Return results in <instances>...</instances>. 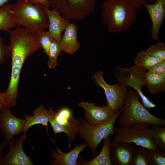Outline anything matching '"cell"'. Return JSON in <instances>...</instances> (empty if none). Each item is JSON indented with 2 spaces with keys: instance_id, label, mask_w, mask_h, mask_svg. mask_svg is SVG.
Masks as SVG:
<instances>
[{
  "instance_id": "7",
  "label": "cell",
  "mask_w": 165,
  "mask_h": 165,
  "mask_svg": "<svg viewBox=\"0 0 165 165\" xmlns=\"http://www.w3.org/2000/svg\"><path fill=\"white\" fill-rule=\"evenodd\" d=\"M50 7L64 18L81 21L94 11L98 0H49Z\"/></svg>"
},
{
  "instance_id": "2",
  "label": "cell",
  "mask_w": 165,
  "mask_h": 165,
  "mask_svg": "<svg viewBox=\"0 0 165 165\" xmlns=\"http://www.w3.org/2000/svg\"><path fill=\"white\" fill-rule=\"evenodd\" d=\"M11 18L18 26L38 33L48 28V18L44 7L28 2L16 0L11 5Z\"/></svg>"
},
{
  "instance_id": "8",
  "label": "cell",
  "mask_w": 165,
  "mask_h": 165,
  "mask_svg": "<svg viewBox=\"0 0 165 165\" xmlns=\"http://www.w3.org/2000/svg\"><path fill=\"white\" fill-rule=\"evenodd\" d=\"M104 72H97L92 76L95 84L101 87L104 90L107 105V106L115 114L124 109V102L126 96L127 87L120 86L117 82L112 85L107 83L103 77Z\"/></svg>"
},
{
  "instance_id": "4",
  "label": "cell",
  "mask_w": 165,
  "mask_h": 165,
  "mask_svg": "<svg viewBox=\"0 0 165 165\" xmlns=\"http://www.w3.org/2000/svg\"><path fill=\"white\" fill-rule=\"evenodd\" d=\"M114 130L116 134L111 144L133 143L148 149H158L152 135L151 124L148 123H137L123 127H117Z\"/></svg>"
},
{
  "instance_id": "1",
  "label": "cell",
  "mask_w": 165,
  "mask_h": 165,
  "mask_svg": "<svg viewBox=\"0 0 165 165\" xmlns=\"http://www.w3.org/2000/svg\"><path fill=\"white\" fill-rule=\"evenodd\" d=\"M101 7L103 23L111 32L127 31L136 19L135 9L121 0H105Z\"/></svg>"
},
{
  "instance_id": "24",
  "label": "cell",
  "mask_w": 165,
  "mask_h": 165,
  "mask_svg": "<svg viewBox=\"0 0 165 165\" xmlns=\"http://www.w3.org/2000/svg\"><path fill=\"white\" fill-rule=\"evenodd\" d=\"M146 159L148 165H165V152L157 149L145 148Z\"/></svg>"
},
{
  "instance_id": "35",
  "label": "cell",
  "mask_w": 165,
  "mask_h": 165,
  "mask_svg": "<svg viewBox=\"0 0 165 165\" xmlns=\"http://www.w3.org/2000/svg\"><path fill=\"white\" fill-rule=\"evenodd\" d=\"M10 0H0V7L7 3Z\"/></svg>"
},
{
  "instance_id": "31",
  "label": "cell",
  "mask_w": 165,
  "mask_h": 165,
  "mask_svg": "<svg viewBox=\"0 0 165 165\" xmlns=\"http://www.w3.org/2000/svg\"><path fill=\"white\" fill-rule=\"evenodd\" d=\"M135 9H138L148 3V0H121Z\"/></svg>"
},
{
  "instance_id": "30",
  "label": "cell",
  "mask_w": 165,
  "mask_h": 165,
  "mask_svg": "<svg viewBox=\"0 0 165 165\" xmlns=\"http://www.w3.org/2000/svg\"><path fill=\"white\" fill-rule=\"evenodd\" d=\"M148 72L165 76V60L162 61L156 64Z\"/></svg>"
},
{
  "instance_id": "20",
  "label": "cell",
  "mask_w": 165,
  "mask_h": 165,
  "mask_svg": "<svg viewBox=\"0 0 165 165\" xmlns=\"http://www.w3.org/2000/svg\"><path fill=\"white\" fill-rule=\"evenodd\" d=\"M145 78L150 94L154 95L165 91V76L148 71L146 72Z\"/></svg>"
},
{
  "instance_id": "15",
  "label": "cell",
  "mask_w": 165,
  "mask_h": 165,
  "mask_svg": "<svg viewBox=\"0 0 165 165\" xmlns=\"http://www.w3.org/2000/svg\"><path fill=\"white\" fill-rule=\"evenodd\" d=\"M44 9L48 18V31L53 39L60 43L63 32L70 23L69 20L63 17L56 9H53L51 10L44 7Z\"/></svg>"
},
{
  "instance_id": "6",
  "label": "cell",
  "mask_w": 165,
  "mask_h": 165,
  "mask_svg": "<svg viewBox=\"0 0 165 165\" xmlns=\"http://www.w3.org/2000/svg\"><path fill=\"white\" fill-rule=\"evenodd\" d=\"M147 70L135 65L129 68L117 67L115 72L117 82L121 86L131 87L141 100L143 105L148 109L156 106L142 92L141 87L146 85L145 75Z\"/></svg>"
},
{
  "instance_id": "13",
  "label": "cell",
  "mask_w": 165,
  "mask_h": 165,
  "mask_svg": "<svg viewBox=\"0 0 165 165\" xmlns=\"http://www.w3.org/2000/svg\"><path fill=\"white\" fill-rule=\"evenodd\" d=\"M144 6L152 23L151 29L152 38L158 41L160 40V30L165 18V0H156L154 3H147Z\"/></svg>"
},
{
  "instance_id": "27",
  "label": "cell",
  "mask_w": 165,
  "mask_h": 165,
  "mask_svg": "<svg viewBox=\"0 0 165 165\" xmlns=\"http://www.w3.org/2000/svg\"><path fill=\"white\" fill-rule=\"evenodd\" d=\"M40 46L48 56L49 48L53 39L48 31L42 30L37 33Z\"/></svg>"
},
{
  "instance_id": "19",
  "label": "cell",
  "mask_w": 165,
  "mask_h": 165,
  "mask_svg": "<svg viewBox=\"0 0 165 165\" xmlns=\"http://www.w3.org/2000/svg\"><path fill=\"white\" fill-rule=\"evenodd\" d=\"M110 142L109 136L104 139L102 149L97 156L87 161L79 158L78 165H112L110 155Z\"/></svg>"
},
{
  "instance_id": "10",
  "label": "cell",
  "mask_w": 165,
  "mask_h": 165,
  "mask_svg": "<svg viewBox=\"0 0 165 165\" xmlns=\"http://www.w3.org/2000/svg\"><path fill=\"white\" fill-rule=\"evenodd\" d=\"M25 119L14 116L9 108L5 107L0 110V128L4 136V146L9 145L15 135L22 132Z\"/></svg>"
},
{
  "instance_id": "32",
  "label": "cell",
  "mask_w": 165,
  "mask_h": 165,
  "mask_svg": "<svg viewBox=\"0 0 165 165\" xmlns=\"http://www.w3.org/2000/svg\"><path fill=\"white\" fill-rule=\"evenodd\" d=\"M28 2L34 4L39 5L44 7L49 8L50 7L49 0H18Z\"/></svg>"
},
{
  "instance_id": "23",
  "label": "cell",
  "mask_w": 165,
  "mask_h": 165,
  "mask_svg": "<svg viewBox=\"0 0 165 165\" xmlns=\"http://www.w3.org/2000/svg\"><path fill=\"white\" fill-rule=\"evenodd\" d=\"M151 133L158 149L165 152V127L151 125Z\"/></svg>"
},
{
  "instance_id": "36",
  "label": "cell",
  "mask_w": 165,
  "mask_h": 165,
  "mask_svg": "<svg viewBox=\"0 0 165 165\" xmlns=\"http://www.w3.org/2000/svg\"><path fill=\"white\" fill-rule=\"evenodd\" d=\"M156 0H148V3L149 4L153 3L155 2Z\"/></svg>"
},
{
  "instance_id": "22",
  "label": "cell",
  "mask_w": 165,
  "mask_h": 165,
  "mask_svg": "<svg viewBox=\"0 0 165 165\" xmlns=\"http://www.w3.org/2000/svg\"><path fill=\"white\" fill-rule=\"evenodd\" d=\"M11 5L6 4L0 8V30L9 32L17 25L12 20L11 16Z\"/></svg>"
},
{
  "instance_id": "17",
  "label": "cell",
  "mask_w": 165,
  "mask_h": 165,
  "mask_svg": "<svg viewBox=\"0 0 165 165\" xmlns=\"http://www.w3.org/2000/svg\"><path fill=\"white\" fill-rule=\"evenodd\" d=\"M57 151L53 149L49 154L53 160H51L49 162L53 165H78L77 160L79 153L88 146L86 143H82L78 145L69 152L64 153L56 145Z\"/></svg>"
},
{
  "instance_id": "28",
  "label": "cell",
  "mask_w": 165,
  "mask_h": 165,
  "mask_svg": "<svg viewBox=\"0 0 165 165\" xmlns=\"http://www.w3.org/2000/svg\"><path fill=\"white\" fill-rule=\"evenodd\" d=\"M145 148L139 146L135 148L131 165H148L146 159Z\"/></svg>"
},
{
  "instance_id": "14",
  "label": "cell",
  "mask_w": 165,
  "mask_h": 165,
  "mask_svg": "<svg viewBox=\"0 0 165 165\" xmlns=\"http://www.w3.org/2000/svg\"><path fill=\"white\" fill-rule=\"evenodd\" d=\"M135 147L129 143H120L110 145L111 162L114 165H131Z\"/></svg>"
},
{
  "instance_id": "12",
  "label": "cell",
  "mask_w": 165,
  "mask_h": 165,
  "mask_svg": "<svg viewBox=\"0 0 165 165\" xmlns=\"http://www.w3.org/2000/svg\"><path fill=\"white\" fill-rule=\"evenodd\" d=\"M78 106L83 108L85 119L88 123L93 125L104 123L111 119L116 114L107 105L97 106L93 103L82 101L78 104Z\"/></svg>"
},
{
  "instance_id": "11",
  "label": "cell",
  "mask_w": 165,
  "mask_h": 165,
  "mask_svg": "<svg viewBox=\"0 0 165 165\" xmlns=\"http://www.w3.org/2000/svg\"><path fill=\"white\" fill-rule=\"evenodd\" d=\"M27 134H24L18 140H12L10 142L8 153L0 160L1 165H33L30 158L24 152L23 143Z\"/></svg>"
},
{
  "instance_id": "29",
  "label": "cell",
  "mask_w": 165,
  "mask_h": 165,
  "mask_svg": "<svg viewBox=\"0 0 165 165\" xmlns=\"http://www.w3.org/2000/svg\"><path fill=\"white\" fill-rule=\"evenodd\" d=\"M11 56L9 46L5 43L0 34V65L4 63L8 58L11 57Z\"/></svg>"
},
{
  "instance_id": "3",
  "label": "cell",
  "mask_w": 165,
  "mask_h": 165,
  "mask_svg": "<svg viewBox=\"0 0 165 165\" xmlns=\"http://www.w3.org/2000/svg\"><path fill=\"white\" fill-rule=\"evenodd\" d=\"M140 98L135 90L130 88L127 89L123 112L119 115L118 119L119 127H123L140 123L164 126L165 120L152 114L141 103Z\"/></svg>"
},
{
  "instance_id": "25",
  "label": "cell",
  "mask_w": 165,
  "mask_h": 165,
  "mask_svg": "<svg viewBox=\"0 0 165 165\" xmlns=\"http://www.w3.org/2000/svg\"><path fill=\"white\" fill-rule=\"evenodd\" d=\"M62 52L59 43L53 39L50 44L48 56V67L51 69L55 68L57 65V57Z\"/></svg>"
},
{
  "instance_id": "9",
  "label": "cell",
  "mask_w": 165,
  "mask_h": 165,
  "mask_svg": "<svg viewBox=\"0 0 165 165\" xmlns=\"http://www.w3.org/2000/svg\"><path fill=\"white\" fill-rule=\"evenodd\" d=\"M51 127L53 129L55 135L57 133H64L68 136L69 142L73 140L78 133V119L73 117L72 112L69 108L63 107L56 112Z\"/></svg>"
},
{
  "instance_id": "21",
  "label": "cell",
  "mask_w": 165,
  "mask_h": 165,
  "mask_svg": "<svg viewBox=\"0 0 165 165\" xmlns=\"http://www.w3.org/2000/svg\"><path fill=\"white\" fill-rule=\"evenodd\" d=\"M161 61L151 56L146 51L144 50L140 51L134 60L135 66L144 69L148 71Z\"/></svg>"
},
{
  "instance_id": "18",
  "label": "cell",
  "mask_w": 165,
  "mask_h": 165,
  "mask_svg": "<svg viewBox=\"0 0 165 165\" xmlns=\"http://www.w3.org/2000/svg\"><path fill=\"white\" fill-rule=\"evenodd\" d=\"M59 43L62 52L72 55L80 48V44L77 39L78 28L76 24L71 22L66 27Z\"/></svg>"
},
{
  "instance_id": "26",
  "label": "cell",
  "mask_w": 165,
  "mask_h": 165,
  "mask_svg": "<svg viewBox=\"0 0 165 165\" xmlns=\"http://www.w3.org/2000/svg\"><path fill=\"white\" fill-rule=\"evenodd\" d=\"M146 51L149 55L160 61L165 60V45L159 42L148 47Z\"/></svg>"
},
{
  "instance_id": "16",
  "label": "cell",
  "mask_w": 165,
  "mask_h": 165,
  "mask_svg": "<svg viewBox=\"0 0 165 165\" xmlns=\"http://www.w3.org/2000/svg\"><path fill=\"white\" fill-rule=\"evenodd\" d=\"M56 113V112L52 108L50 107L47 109L42 105L38 106L34 110L33 116L24 115L25 122L22 133H26L27 131L30 127L38 124L46 126L47 132H48V123L51 119H54Z\"/></svg>"
},
{
  "instance_id": "34",
  "label": "cell",
  "mask_w": 165,
  "mask_h": 165,
  "mask_svg": "<svg viewBox=\"0 0 165 165\" xmlns=\"http://www.w3.org/2000/svg\"><path fill=\"white\" fill-rule=\"evenodd\" d=\"M4 147H5V146L3 143H0V160L2 157L3 150Z\"/></svg>"
},
{
  "instance_id": "33",
  "label": "cell",
  "mask_w": 165,
  "mask_h": 165,
  "mask_svg": "<svg viewBox=\"0 0 165 165\" xmlns=\"http://www.w3.org/2000/svg\"><path fill=\"white\" fill-rule=\"evenodd\" d=\"M3 93L0 92V110L5 107L2 99Z\"/></svg>"
},
{
  "instance_id": "5",
  "label": "cell",
  "mask_w": 165,
  "mask_h": 165,
  "mask_svg": "<svg viewBox=\"0 0 165 165\" xmlns=\"http://www.w3.org/2000/svg\"><path fill=\"white\" fill-rule=\"evenodd\" d=\"M124 109L118 111L110 120L101 124L94 125L88 123L85 119H78V134L84 139L92 151V157L95 156L96 150L101 141L109 135L116 134L114 126L119 115Z\"/></svg>"
}]
</instances>
